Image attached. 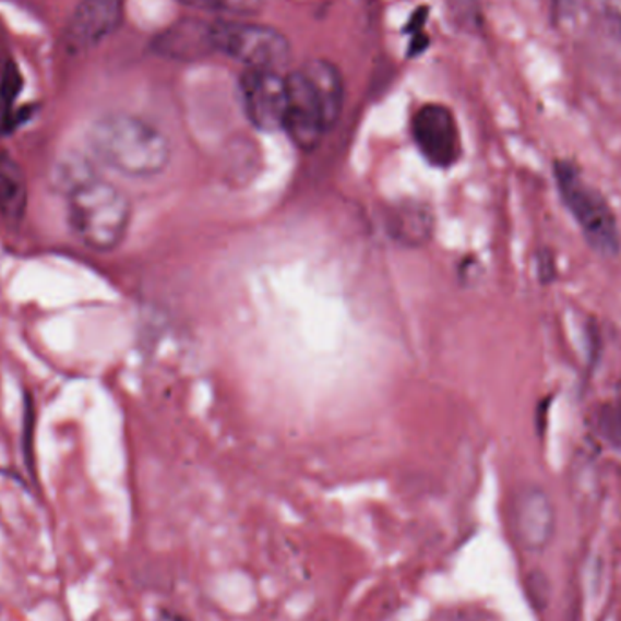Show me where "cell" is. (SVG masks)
I'll list each match as a JSON object with an SVG mask.
<instances>
[{"mask_svg": "<svg viewBox=\"0 0 621 621\" xmlns=\"http://www.w3.org/2000/svg\"><path fill=\"white\" fill-rule=\"evenodd\" d=\"M155 53L175 60H196L207 57L213 51L210 22L182 21L168 27L153 40Z\"/></svg>", "mask_w": 621, "mask_h": 621, "instance_id": "30bf717a", "label": "cell"}, {"mask_svg": "<svg viewBox=\"0 0 621 621\" xmlns=\"http://www.w3.org/2000/svg\"><path fill=\"white\" fill-rule=\"evenodd\" d=\"M287 76L286 117L282 131L303 152H313L320 146L327 131L333 130L324 104L314 92L302 70Z\"/></svg>", "mask_w": 621, "mask_h": 621, "instance_id": "5b68a950", "label": "cell"}, {"mask_svg": "<svg viewBox=\"0 0 621 621\" xmlns=\"http://www.w3.org/2000/svg\"><path fill=\"white\" fill-rule=\"evenodd\" d=\"M416 150L432 168L449 169L462 157V135L453 111L443 104H423L411 119Z\"/></svg>", "mask_w": 621, "mask_h": 621, "instance_id": "8992f818", "label": "cell"}, {"mask_svg": "<svg viewBox=\"0 0 621 621\" xmlns=\"http://www.w3.org/2000/svg\"><path fill=\"white\" fill-rule=\"evenodd\" d=\"M596 431L609 447L621 454V395L600 407L596 416Z\"/></svg>", "mask_w": 621, "mask_h": 621, "instance_id": "5bb4252c", "label": "cell"}, {"mask_svg": "<svg viewBox=\"0 0 621 621\" xmlns=\"http://www.w3.org/2000/svg\"><path fill=\"white\" fill-rule=\"evenodd\" d=\"M513 530L525 551L540 552L551 544L554 536V509L546 492L529 487L514 498Z\"/></svg>", "mask_w": 621, "mask_h": 621, "instance_id": "9c48e42d", "label": "cell"}, {"mask_svg": "<svg viewBox=\"0 0 621 621\" xmlns=\"http://www.w3.org/2000/svg\"><path fill=\"white\" fill-rule=\"evenodd\" d=\"M22 87H24V76L19 65L15 64V60H8L0 73V120L5 128L15 115L13 108H15L16 98L22 93Z\"/></svg>", "mask_w": 621, "mask_h": 621, "instance_id": "4fadbf2b", "label": "cell"}, {"mask_svg": "<svg viewBox=\"0 0 621 621\" xmlns=\"http://www.w3.org/2000/svg\"><path fill=\"white\" fill-rule=\"evenodd\" d=\"M180 2L196 10L229 16L256 15L265 5V0H180Z\"/></svg>", "mask_w": 621, "mask_h": 621, "instance_id": "9a60e30c", "label": "cell"}, {"mask_svg": "<svg viewBox=\"0 0 621 621\" xmlns=\"http://www.w3.org/2000/svg\"><path fill=\"white\" fill-rule=\"evenodd\" d=\"M87 142L106 168L131 179H153L171 160L168 136L135 115H106L92 126Z\"/></svg>", "mask_w": 621, "mask_h": 621, "instance_id": "6da1fadb", "label": "cell"}, {"mask_svg": "<svg viewBox=\"0 0 621 621\" xmlns=\"http://www.w3.org/2000/svg\"><path fill=\"white\" fill-rule=\"evenodd\" d=\"M598 4H600L609 15L621 21V0H598Z\"/></svg>", "mask_w": 621, "mask_h": 621, "instance_id": "2e32d148", "label": "cell"}, {"mask_svg": "<svg viewBox=\"0 0 621 621\" xmlns=\"http://www.w3.org/2000/svg\"><path fill=\"white\" fill-rule=\"evenodd\" d=\"M300 70H302L306 79L311 82V86L324 104L325 114L330 117L331 124L335 128L336 122L342 117L344 98H346V86H344L342 71L327 59L308 60Z\"/></svg>", "mask_w": 621, "mask_h": 621, "instance_id": "8fae6325", "label": "cell"}, {"mask_svg": "<svg viewBox=\"0 0 621 621\" xmlns=\"http://www.w3.org/2000/svg\"><path fill=\"white\" fill-rule=\"evenodd\" d=\"M27 206V182L21 166L8 153H0V216L10 224L24 218Z\"/></svg>", "mask_w": 621, "mask_h": 621, "instance_id": "7c38bea8", "label": "cell"}, {"mask_svg": "<svg viewBox=\"0 0 621 621\" xmlns=\"http://www.w3.org/2000/svg\"><path fill=\"white\" fill-rule=\"evenodd\" d=\"M554 179L563 206L578 224L590 248L604 256H617L621 249L620 227L604 193L568 160L554 164Z\"/></svg>", "mask_w": 621, "mask_h": 621, "instance_id": "3957f363", "label": "cell"}, {"mask_svg": "<svg viewBox=\"0 0 621 621\" xmlns=\"http://www.w3.org/2000/svg\"><path fill=\"white\" fill-rule=\"evenodd\" d=\"M126 0H81L71 11L64 43L73 53L97 48L124 21Z\"/></svg>", "mask_w": 621, "mask_h": 621, "instance_id": "ba28073f", "label": "cell"}, {"mask_svg": "<svg viewBox=\"0 0 621 621\" xmlns=\"http://www.w3.org/2000/svg\"><path fill=\"white\" fill-rule=\"evenodd\" d=\"M238 89L246 117L256 130L282 131L287 106V76L282 71L243 70Z\"/></svg>", "mask_w": 621, "mask_h": 621, "instance_id": "52a82bcc", "label": "cell"}, {"mask_svg": "<svg viewBox=\"0 0 621 621\" xmlns=\"http://www.w3.org/2000/svg\"><path fill=\"white\" fill-rule=\"evenodd\" d=\"M213 51L240 62L246 70L282 71L291 60V43L276 27L237 19L210 22Z\"/></svg>", "mask_w": 621, "mask_h": 621, "instance_id": "277c9868", "label": "cell"}, {"mask_svg": "<svg viewBox=\"0 0 621 621\" xmlns=\"http://www.w3.org/2000/svg\"><path fill=\"white\" fill-rule=\"evenodd\" d=\"M68 224L86 248L108 253L124 242L131 222L128 196L92 171H79L68 188Z\"/></svg>", "mask_w": 621, "mask_h": 621, "instance_id": "7a4b0ae2", "label": "cell"}, {"mask_svg": "<svg viewBox=\"0 0 621 621\" xmlns=\"http://www.w3.org/2000/svg\"><path fill=\"white\" fill-rule=\"evenodd\" d=\"M571 2H573V0H552V4H554L557 10H568Z\"/></svg>", "mask_w": 621, "mask_h": 621, "instance_id": "e0dca14e", "label": "cell"}]
</instances>
